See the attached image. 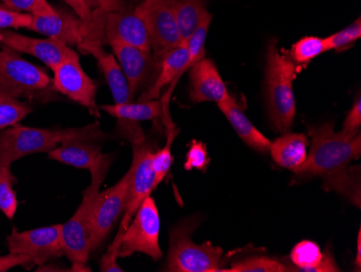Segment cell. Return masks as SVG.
I'll return each mask as SVG.
<instances>
[{"label": "cell", "instance_id": "603a6c76", "mask_svg": "<svg viewBox=\"0 0 361 272\" xmlns=\"http://www.w3.org/2000/svg\"><path fill=\"white\" fill-rule=\"evenodd\" d=\"M290 261L292 271L336 272L341 271L329 251L322 252L314 241L304 240L292 249Z\"/></svg>", "mask_w": 361, "mask_h": 272}, {"label": "cell", "instance_id": "5bb4252c", "mask_svg": "<svg viewBox=\"0 0 361 272\" xmlns=\"http://www.w3.org/2000/svg\"><path fill=\"white\" fill-rule=\"evenodd\" d=\"M190 54H188V47L186 45H180L176 47L174 49L170 50L169 52L162 57L161 64H160L159 74L156 78L153 86L142 93L137 98V101H149L155 100L159 98L162 89L165 88L167 85H170L169 89L162 98V114L165 119L166 127L172 125L173 122L169 115V99L170 95L173 93L174 87L178 84V79L186 71L190 70Z\"/></svg>", "mask_w": 361, "mask_h": 272}, {"label": "cell", "instance_id": "7c38bea8", "mask_svg": "<svg viewBox=\"0 0 361 272\" xmlns=\"http://www.w3.org/2000/svg\"><path fill=\"white\" fill-rule=\"evenodd\" d=\"M129 178L130 172L128 170L115 186L97 196L90 220L91 252L101 247L121 213L125 212Z\"/></svg>", "mask_w": 361, "mask_h": 272}, {"label": "cell", "instance_id": "4dcf8cb0", "mask_svg": "<svg viewBox=\"0 0 361 272\" xmlns=\"http://www.w3.org/2000/svg\"><path fill=\"white\" fill-rule=\"evenodd\" d=\"M361 37V19L358 18L356 21L343 28L338 33L332 34L324 38L326 40V49L336 50L338 52H345L350 49L357 40Z\"/></svg>", "mask_w": 361, "mask_h": 272}, {"label": "cell", "instance_id": "d590c367", "mask_svg": "<svg viewBox=\"0 0 361 272\" xmlns=\"http://www.w3.org/2000/svg\"><path fill=\"white\" fill-rule=\"evenodd\" d=\"M361 126V98L360 95L357 97L356 101L353 105L352 109L348 112L344 124H343L341 133L348 136L350 138H354L355 136L360 134Z\"/></svg>", "mask_w": 361, "mask_h": 272}, {"label": "cell", "instance_id": "9c48e42d", "mask_svg": "<svg viewBox=\"0 0 361 272\" xmlns=\"http://www.w3.org/2000/svg\"><path fill=\"white\" fill-rule=\"evenodd\" d=\"M133 146V163L130 166L129 184L126 198L125 214L118 231L126 229L135 217L142 202L151 196L155 187V172L153 167L154 152L145 141Z\"/></svg>", "mask_w": 361, "mask_h": 272}, {"label": "cell", "instance_id": "74e56055", "mask_svg": "<svg viewBox=\"0 0 361 272\" xmlns=\"http://www.w3.org/2000/svg\"><path fill=\"white\" fill-rule=\"evenodd\" d=\"M16 266H24L28 268L32 266V263L28 256L19 255V254L9 253V255L0 256V272L8 271Z\"/></svg>", "mask_w": 361, "mask_h": 272}, {"label": "cell", "instance_id": "7a4b0ae2", "mask_svg": "<svg viewBox=\"0 0 361 272\" xmlns=\"http://www.w3.org/2000/svg\"><path fill=\"white\" fill-rule=\"evenodd\" d=\"M111 154L100 153L90 168L91 184L74 216L62 226V251L72 261V271H91L87 266L90 247V220L100 188L113 163Z\"/></svg>", "mask_w": 361, "mask_h": 272}, {"label": "cell", "instance_id": "ab89813d", "mask_svg": "<svg viewBox=\"0 0 361 272\" xmlns=\"http://www.w3.org/2000/svg\"><path fill=\"white\" fill-rule=\"evenodd\" d=\"M0 1H1V0H0Z\"/></svg>", "mask_w": 361, "mask_h": 272}, {"label": "cell", "instance_id": "30bf717a", "mask_svg": "<svg viewBox=\"0 0 361 272\" xmlns=\"http://www.w3.org/2000/svg\"><path fill=\"white\" fill-rule=\"evenodd\" d=\"M109 45L127 78L130 93L135 100L137 95H141L153 86L159 74L161 59L151 52L121 42H111Z\"/></svg>", "mask_w": 361, "mask_h": 272}, {"label": "cell", "instance_id": "f546056e", "mask_svg": "<svg viewBox=\"0 0 361 272\" xmlns=\"http://www.w3.org/2000/svg\"><path fill=\"white\" fill-rule=\"evenodd\" d=\"M14 178L8 164H0V211L9 219H13L18 208V199L12 184Z\"/></svg>", "mask_w": 361, "mask_h": 272}, {"label": "cell", "instance_id": "1f68e13d", "mask_svg": "<svg viewBox=\"0 0 361 272\" xmlns=\"http://www.w3.org/2000/svg\"><path fill=\"white\" fill-rule=\"evenodd\" d=\"M9 9L26 12L32 16H48L56 10L47 0H1Z\"/></svg>", "mask_w": 361, "mask_h": 272}, {"label": "cell", "instance_id": "d4e9b609", "mask_svg": "<svg viewBox=\"0 0 361 272\" xmlns=\"http://www.w3.org/2000/svg\"><path fill=\"white\" fill-rule=\"evenodd\" d=\"M208 13L207 0H176V19L182 42L180 45L186 44Z\"/></svg>", "mask_w": 361, "mask_h": 272}, {"label": "cell", "instance_id": "836d02e7", "mask_svg": "<svg viewBox=\"0 0 361 272\" xmlns=\"http://www.w3.org/2000/svg\"><path fill=\"white\" fill-rule=\"evenodd\" d=\"M34 16L26 12L14 11L0 7V30L4 28H30Z\"/></svg>", "mask_w": 361, "mask_h": 272}, {"label": "cell", "instance_id": "4316f807", "mask_svg": "<svg viewBox=\"0 0 361 272\" xmlns=\"http://www.w3.org/2000/svg\"><path fill=\"white\" fill-rule=\"evenodd\" d=\"M326 52H328V49H326L324 38L306 36L293 44L288 56L294 63H297L298 66H301L303 64H307L316 57Z\"/></svg>", "mask_w": 361, "mask_h": 272}, {"label": "cell", "instance_id": "ffe728a7", "mask_svg": "<svg viewBox=\"0 0 361 272\" xmlns=\"http://www.w3.org/2000/svg\"><path fill=\"white\" fill-rule=\"evenodd\" d=\"M78 47L81 52L92 54L97 59V66L106 78L115 105H126L135 101L130 93L127 78L114 54H107L103 46L92 42H82Z\"/></svg>", "mask_w": 361, "mask_h": 272}, {"label": "cell", "instance_id": "f35d334b", "mask_svg": "<svg viewBox=\"0 0 361 272\" xmlns=\"http://www.w3.org/2000/svg\"><path fill=\"white\" fill-rule=\"evenodd\" d=\"M355 265L357 266V269L360 271L361 267V230L359 229L358 237H357V254L356 259H355Z\"/></svg>", "mask_w": 361, "mask_h": 272}, {"label": "cell", "instance_id": "3957f363", "mask_svg": "<svg viewBox=\"0 0 361 272\" xmlns=\"http://www.w3.org/2000/svg\"><path fill=\"white\" fill-rule=\"evenodd\" d=\"M301 66L278 48V40H273L267 47L265 69V99L269 122L278 133L291 131L297 113L293 81Z\"/></svg>", "mask_w": 361, "mask_h": 272}, {"label": "cell", "instance_id": "44dd1931", "mask_svg": "<svg viewBox=\"0 0 361 272\" xmlns=\"http://www.w3.org/2000/svg\"><path fill=\"white\" fill-rule=\"evenodd\" d=\"M218 107L245 145L261 153L269 152L271 140L257 131L252 122L245 115L240 103L237 102L234 97L229 95L226 100L218 103Z\"/></svg>", "mask_w": 361, "mask_h": 272}, {"label": "cell", "instance_id": "83f0119b", "mask_svg": "<svg viewBox=\"0 0 361 272\" xmlns=\"http://www.w3.org/2000/svg\"><path fill=\"white\" fill-rule=\"evenodd\" d=\"M32 112L28 103L0 91V129L16 125Z\"/></svg>", "mask_w": 361, "mask_h": 272}, {"label": "cell", "instance_id": "d6986e66", "mask_svg": "<svg viewBox=\"0 0 361 272\" xmlns=\"http://www.w3.org/2000/svg\"><path fill=\"white\" fill-rule=\"evenodd\" d=\"M28 30L54 38L65 45L79 46L86 36V25L68 12L59 11L48 16H34Z\"/></svg>", "mask_w": 361, "mask_h": 272}, {"label": "cell", "instance_id": "5b68a950", "mask_svg": "<svg viewBox=\"0 0 361 272\" xmlns=\"http://www.w3.org/2000/svg\"><path fill=\"white\" fill-rule=\"evenodd\" d=\"M197 226L198 221L190 218L180 221L171 229L166 271H222L224 252L210 242L196 244L192 240V235Z\"/></svg>", "mask_w": 361, "mask_h": 272}, {"label": "cell", "instance_id": "52a82bcc", "mask_svg": "<svg viewBox=\"0 0 361 272\" xmlns=\"http://www.w3.org/2000/svg\"><path fill=\"white\" fill-rule=\"evenodd\" d=\"M160 217L157 205L151 196L142 202L121 240L119 257L143 253L158 261L162 252L159 245Z\"/></svg>", "mask_w": 361, "mask_h": 272}, {"label": "cell", "instance_id": "6da1fadb", "mask_svg": "<svg viewBox=\"0 0 361 272\" xmlns=\"http://www.w3.org/2000/svg\"><path fill=\"white\" fill-rule=\"evenodd\" d=\"M312 149L299 175L319 176L324 182L348 170L350 162L361 156V134L354 138L334 131V123L308 126Z\"/></svg>", "mask_w": 361, "mask_h": 272}, {"label": "cell", "instance_id": "d6a6232c", "mask_svg": "<svg viewBox=\"0 0 361 272\" xmlns=\"http://www.w3.org/2000/svg\"><path fill=\"white\" fill-rule=\"evenodd\" d=\"M210 158H209L207 146L202 142L192 140L190 150L186 153V162L184 168L186 170H198L206 172L208 170Z\"/></svg>", "mask_w": 361, "mask_h": 272}, {"label": "cell", "instance_id": "e575fe53", "mask_svg": "<svg viewBox=\"0 0 361 272\" xmlns=\"http://www.w3.org/2000/svg\"><path fill=\"white\" fill-rule=\"evenodd\" d=\"M123 232L118 231L113 243L109 245L106 253L102 256L100 261V270L102 272H123V269L117 264L119 257V249H121V240Z\"/></svg>", "mask_w": 361, "mask_h": 272}, {"label": "cell", "instance_id": "4fadbf2b", "mask_svg": "<svg viewBox=\"0 0 361 272\" xmlns=\"http://www.w3.org/2000/svg\"><path fill=\"white\" fill-rule=\"evenodd\" d=\"M54 89L66 95L75 102L87 107L93 117H99L97 101V85L81 68L79 56L66 59L54 69Z\"/></svg>", "mask_w": 361, "mask_h": 272}, {"label": "cell", "instance_id": "277c9868", "mask_svg": "<svg viewBox=\"0 0 361 272\" xmlns=\"http://www.w3.org/2000/svg\"><path fill=\"white\" fill-rule=\"evenodd\" d=\"M104 137L105 134L97 124L59 131L25 127L16 124L0 131V164L11 165L12 162L18 161L28 154L49 153L60 143L70 140L86 141Z\"/></svg>", "mask_w": 361, "mask_h": 272}, {"label": "cell", "instance_id": "8fae6325", "mask_svg": "<svg viewBox=\"0 0 361 272\" xmlns=\"http://www.w3.org/2000/svg\"><path fill=\"white\" fill-rule=\"evenodd\" d=\"M62 226L42 227L18 232L16 229L8 235L9 253L30 257L32 265L42 266L63 255Z\"/></svg>", "mask_w": 361, "mask_h": 272}, {"label": "cell", "instance_id": "484cf974", "mask_svg": "<svg viewBox=\"0 0 361 272\" xmlns=\"http://www.w3.org/2000/svg\"><path fill=\"white\" fill-rule=\"evenodd\" d=\"M225 272H288L292 271V266L281 263L269 256H251L248 259L233 263Z\"/></svg>", "mask_w": 361, "mask_h": 272}, {"label": "cell", "instance_id": "f1b7e54d", "mask_svg": "<svg viewBox=\"0 0 361 272\" xmlns=\"http://www.w3.org/2000/svg\"><path fill=\"white\" fill-rule=\"evenodd\" d=\"M178 131L176 126L171 125L167 127V143L165 147L160 149L159 151L154 152L153 167L155 172V187L161 184L162 180L167 177L168 172L171 168L173 156L171 153L172 143L178 136Z\"/></svg>", "mask_w": 361, "mask_h": 272}, {"label": "cell", "instance_id": "ac0fdd59", "mask_svg": "<svg viewBox=\"0 0 361 272\" xmlns=\"http://www.w3.org/2000/svg\"><path fill=\"white\" fill-rule=\"evenodd\" d=\"M190 98L192 102L220 103L228 98L226 85L211 59L204 58L190 68Z\"/></svg>", "mask_w": 361, "mask_h": 272}, {"label": "cell", "instance_id": "8d00e7d4", "mask_svg": "<svg viewBox=\"0 0 361 272\" xmlns=\"http://www.w3.org/2000/svg\"><path fill=\"white\" fill-rule=\"evenodd\" d=\"M84 1L90 9H95L97 11H102L105 13L126 11L127 8L126 0H84Z\"/></svg>", "mask_w": 361, "mask_h": 272}, {"label": "cell", "instance_id": "ba28073f", "mask_svg": "<svg viewBox=\"0 0 361 272\" xmlns=\"http://www.w3.org/2000/svg\"><path fill=\"white\" fill-rule=\"evenodd\" d=\"M176 1L144 0L135 8L147 24L152 49L159 59L182 42L176 19Z\"/></svg>", "mask_w": 361, "mask_h": 272}, {"label": "cell", "instance_id": "2e32d148", "mask_svg": "<svg viewBox=\"0 0 361 272\" xmlns=\"http://www.w3.org/2000/svg\"><path fill=\"white\" fill-rule=\"evenodd\" d=\"M1 46L11 48L14 52H23L36 57L47 66L54 70L66 59L78 57L79 54L68 45L63 44L54 38H32L11 30L0 32Z\"/></svg>", "mask_w": 361, "mask_h": 272}, {"label": "cell", "instance_id": "9a60e30c", "mask_svg": "<svg viewBox=\"0 0 361 272\" xmlns=\"http://www.w3.org/2000/svg\"><path fill=\"white\" fill-rule=\"evenodd\" d=\"M99 109L118 119L117 131L121 137L129 140L133 145L145 141L143 129L140 122L154 121L162 114L161 101L155 99L149 101H137L126 105H100Z\"/></svg>", "mask_w": 361, "mask_h": 272}, {"label": "cell", "instance_id": "cb8c5ba5", "mask_svg": "<svg viewBox=\"0 0 361 272\" xmlns=\"http://www.w3.org/2000/svg\"><path fill=\"white\" fill-rule=\"evenodd\" d=\"M100 153L99 147L88 145L82 140H70L49 152L48 158L73 167L90 170Z\"/></svg>", "mask_w": 361, "mask_h": 272}, {"label": "cell", "instance_id": "8992f818", "mask_svg": "<svg viewBox=\"0 0 361 272\" xmlns=\"http://www.w3.org/2000/svg\"><path fill=\"white\" fill-rule=\"evenodd\" d=\"M0 91L13 98H48L56 91L48 73L39 66L24 60L11 48L0 50Z\"/></svg>", "mask_w": 361, "mask_h": 272}, {"label": "cell", "instance_id": "e0dca14e", "mask_svg": "<svg viewBox=\"0 0 361 272\" xmlns=\"http://www.w3.org/2000/svg\"><path fill=\"white\" fill-rule=\"evenodd\" d=\"M105 40L106 42H121L151 52V37L145 20L137 10L111 12L105 19Z\"/></svg>", "mask_w": 361, "mask_h": 272}, {"label": "cell", "instance_id": "7402d4cb", "mask_svg": "<svg viewBox=\"0 0 361 272\" xmlns=\"http://www.w3.org/2000/svg\"><path fill=\"white\" fill-rule=\"evenodd\" d=\"M307 147L306 135L288 131L271 142L269 153L278 165L299 174L307 158Z\"/></svg>", "mask_w": 361, "mask_h": 272}]
</instances>
